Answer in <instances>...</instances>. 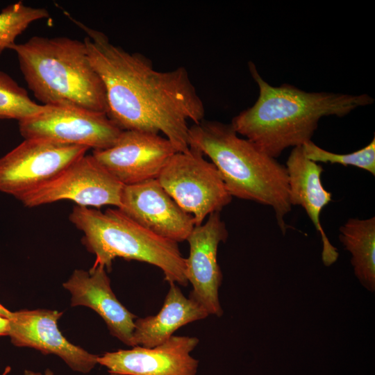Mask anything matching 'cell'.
<instances>
[{
  "instance_id": "obj_1",
  "label": "cell",
  "mask_w": 375,
  "mask_h": 375,
  "mask_svg": "<svg viewBox=\"0 0 375 375\" xmlns=\"http://www.w3.org/2000/svg\"><path fill=\"white\" fill-rule=\"evenodd\" d=\"M68 17L86 33L83 41L105 87L107 116L122 131H160L178 152L188 151V121L197 124L205 116L188 70L157 71L145 56L129 53L104 33Z\"/></svg>"
},
{
  "instance_id": "obj_2",
  "label": "cell",
  "mask_w": 375,
  "mask_h": 375,
  "mask_svg": "<svg viewBox=\"0 0 375 375\" xmlns=\"http://www.w3.org/2000/svg\"><path fill=\"white\" fill-rule=\"evenodd\" d=\"M248 65L259 95L231 124L239 135L274 158L289 147L311 140L323 117H344L374 101L367 94L306 92L289 84L273 86L262 78L253 62Z\"/></svg>"
},
{
  "instance_id": "obj_3",
  "label": "cell",
  "mask_w": 375,
  "mask_h": 375,
  "mask_svg": "<svg viewBox=\"0 0 375 375\" xmlns=\"http://www.w3.org/2000/svg\"><path fill=\"white\" fill-rule=\"evenodd\" d=\"M188 145L211 160L232 197L272 208L285 233V217L292 209L285 165L240 137L231 124L215 120L203 119L189 126Z\"/></svg>"
},
{
  "instance_id": "obj_4",
  "label": "cell",
  "mask_w": 375,
  "mask_h": 375,
  "mask_svg": "<svg viewBox=\"0 0 375 375\" xmlns=\"http://www.w3.org/2000/svg\"><path fill=\"white\" fill-rule=\"evenodd\" d=\"M11 49L28 88L42 105L107 113L105 87L83 41L35 35Z\"/></svg>"
},
{
  "instance_id": "obj_5",
  "label": "cell",
  "mask_w": 375,
  "mask_h": 375,
  "mask_svg": "<svg viewBox=\"0 0 375 375\" xmlns=\"http://www.w3.org/2000/svg\"><path fill=\"white\" fill-rule=\"evenodd\" d=\"M69 218L83 232L86 249L95 256L93 267L101 265L110 271L113 260L119 257L158 267L169 283L188 284L185 258L178 243L144 228L119 208L101 212L76 205Z\"/></svg>"
},
{
  "instance_id": "obj_6",
  "label": "cell",
  "mask_w": 375,
  "mask_h": 375,
  "mask_svg": "<svg viewBox=\"0 0 375 375\" xmlns=\"http://www.w3.org/2000/svg\"><path fill=\"white\" fill-rule=\"evenodd\" d=\"M199 151L176 152L156 178L176 203L194 217L195 226L232 201L215 165Z\"/></svg>"
},
{
  "instance_id": "obj_7",
  "label": "cell",
  "mask_w": 375,
  "mask_h": 375,
  "mask_svg": "<svg viewBox=\"0 0 375 375\" xmlns=\"http://www.w3.org/2000/svg\"><path fill=\"white\" fill-rule=\"evenodd\" d=\"M89 149L31 138L0 158V192L21 196L54 178Z\"/></svg>"
},
{
  "instance_id": "obj_8",
  "label": "cell",
  "mask_w": 375,
  "mask_h": 375,
  "mask_svg": "<svg viewBox=\"0 0 375 375\" xmlns=\"http://www.w3.org/2000/svg\"><path fill=\"white\" fill-rule=\"evenodd\" d=\"M123 187L92 155L85 153L54 178L17 199L28 208L61 200L94 208L107 205L119 208Z\"/></svg>"
},
{
  "instance_id": "obj_9",
  "label": "cell",
  "mask_w": 375,
  "mask_h": 375,
  "mask_svg": "<svg viewBox=\"0 0 375 375\" xmlns=\"http://www.w3.org/2000/svg\"><path fill=\"white\" fill-rule=\"evenodd\" d=\"M44 106L40 113L18 122L24 139H44L100 150L112 147L122 131L105 113L73 106Z\"/></svg>"
},
{
  "instance_id": "obj_10",
  "label": "cell",
  "mask_w": 375,
  "mask_h": 375,
  "mask_svg": "<svg viewBox=\"0 0 375 375\" xmlns=\"http://www.w3.org/2000/svg\"><path fill=\"white\" fill-rule=\"evenodd\" d=\"M176 149L158 133L122 131L115 143L93 150L96 160L124 185L156 179Z\"/></svg>"
},
{
  "instance_id": "obj_11",
  "label": "cell",
  "mask_w": 375,
  "mask_h": 375,
  "mask_svg": "<svg viewBox=\"0 0 375 375\" xmlns=\"http://www.w3.org/2000/svg\"><path fill=\"white\" fill-rule=\"evenodd\" d=\"M228 233L220 212L209 215L203 224L195 226L187 238L190 254L185 258V274L192 286L190 298L204 308L208 315H223L219 299L222 273L217 262V249L225 242Z\"/></svg>"
},
{
  "instance_id": "obj_12",
  "label": "cell",
  "mask_w": 375,
  "mask_h": 375,
  "mask_svg": "<svg viewBox=\"0 0 375 375\" xmlns=\"http://www.w3.org/2000/svg\"><path fill=\"white\" fill-rule=\"evenodd\" d=\"M117 208L144 228L177 243L186 240L195 226L193 216L176 203L157 179L124 185Z\"/></svg>"
},
{
  "instance_id": "obj_13",
  "label": "cell",
  "mask_w": 375,
  "mask_h": 375,
  "mask_svg": "<svg viewBox=\"0 0 375 375\" xmlns=\"http://www.w3.org/2000/svg\"><path fill=\"white\" fill-rule=\"evenodd\" d=\"M62 314L43 309L12 312L8 336L16 347H31L44 355H56L73 371L89 373L98 364V355L71 343L62 335L57 324Z\"/></svg>"
},
{
  "instance_id": "obj_14",
  "label": "cell",
  "mask_w": 375,
  "mask_h": 375,
  "mask_svg": "<svg viewBox=\"0 0 375 375\" xmlns=\"http://www.w3.org/2000/svg\"><path fill=\"white\" fill-rule=\"evenodd\" d=\"M196 337L172 335L152 348L135 346L98 356L97 363L122 375H196L199 361L190 353Z\"/></svg>"
},
{
  "instance_id": "obj_15",
  "label": "cell",
  "mask_w": 375,
  "mask_h": 375,
  "mask_svg": "<svg viewBox=\"0 0 375 375\" xmlns=\"http://www.w3.org/2000/svg\"><path fill=\"white\" fill-rule=\"evenodd\" d=\"M62 286L72 295V306L92 309L103 319L112 336L127 346L134 347L133 337L137 316L116 297L104 267L92 266L89 271L75 269Z\"/></svg>"
},
{
  "instance_id": "obj_16",
  "label": "cell",
  "mask_w": 375,
  "mask_h": 375,
  "mask_svg": "<svg viewBox=\"0 0 375 375\" xmlns=\"http://www.w3.org/2000/svg\"><path fill=\"white\" fill-rule=\"evenodd\" d=\"M285 167L288 176L290 203L292 206H301L306 212L321 235L322 262L325 266H331L339 255L320 222L321 212L332 200L331 193L322 183L321 175L324 169L305 156L302 146L292 148Z\"/></svg>"
},
{
  "instance_id": "obj_17",
  "label": "cell",
  "mask_w": 375,
  "mask_h": 375,
  "mask_svg": "<svg viewBox=\"0 0 375 375\" xmlns=\"http://www.w3.org/2000/svg\"><path fill=\"white\" fill-rule=\"evenodd\" d=\"M208 315L200 305L187 298L175 283H169V291L158 313L135 320L134 347H154L169 340L183 326Z\"/></svg>"
},
{
  "instance_id": "obj_18",
  "label": "cell",
  "mask_w": 375,
  "mask_h": 375,
  "mask_svg": "<svg viewBox=\"0 0 375 375\" xmlns=\"http://www.w3.org/2000/svg\"><path fill=\"white\" fill-rule=\"evenodd\" d=\"M339 239L351 254L355 276L369 291L375 290V217L350 218L340 228Z\"/></svg>"
},
{
  "instance_id": "obj_19",
  "label": "cell",
  "mask_w": 375,
  "mask_h": 375,
  "mask_svg": "<svg viewBox=\"0 0 375 375\" xmlns=\"http://www.w3.org/2000/svg\"><path fill=\"white\" fill-rule=\"evenodd\" d=\"M49 16L44 8L26 6L22 1L12 3L0 12V56L15 44L16 38L33 22Z\"/></svg>"
},
{
  "instance_id": "obj_20",
  "label": "cell",
  "mask_w": 375,
  "mask_h": 375,
  "mask_svg": "<svg viewBox=\"0 0 375 375\" xmlns=\"http://www.w3.org/2000/svg\"><path fill=\"white\" fill-rule=\"evenodd\" d=\"M44 107L31 100L24 88L0 70V119L19 122L40 113Z\"/></svg>"
},
{
  "instance_id": "obj_21",
  "label": "cell",
  "mask_w": 375,
  "mask_h": 375,
  "mask_svg": "<svg viewBox=\"0 0 375 375\" xmlns=\"http://www.w3.org/2000/svg\"><path fill=\"white\" fill-rule=\"evenodd\" d=\"M305 156L315 162L353 166L375 176V138L365 147L347 154L326 151L312 140L302 145Z\"/></svg>"
},
{
  "instance_id": "obj_22",
  "label": "cell",
  "mask_w": 375,
  "mask_h": 375,
  "mask_svg": "<svg viewBox=\"0 0 375 375\" xmlns=\"http://www.w3.org/2000/svg\"><path fill=\"white\" fill-rule=\"evenodd\" d=\"M8 319L0 315V336H6L8 333Z\"/></svg>"
},
{
  "instance_id": "obj_23",
  "label": "cell",
  "mask_w": 375,
  "mask_h": 375,
  "mask_svg": "<svg viewBox=\"0 0 375 375\" xmlns=\"http://www.w3.org/2000/svg\"><path fill=\"white\" fill-rule=\"evenodd\" d=\"M24 375H54V374H53V372L50 369H47L44 373L26 369L24 372Z\"/></svg>"
},
{
  "instance_id": "obj_24",
  "label": "cell",
  "mask_w": 375,
  "mask_h": 375,
  "mask_svg": "<svg viewBox=\"0 0 375 375\" xmlns=\"http://www.w3.org/2000/svg\"><path fill=\"white\" fill-rule=\"evenodd\" d=\"M12 312L10 311L8 309L5 308L1 303H0V315L8 319L10 316L11 315Z\"/></svg>"
},
{
  "instance_id": "obj_25",
  "label": "cell",
  "mask_w": 375,
  "mask_h": 375,
  "mask_svg": "<svg viewBox=\"0 0 375 375\" xmlns=\"http://www.w3.org/2000/svg\"><path fill=\"white\" fill-rule=\"evenodd\" d=\"M108 375H122V374H116V373H110V372H109V374H108Z\"/></svg>"
}]
</instances>
